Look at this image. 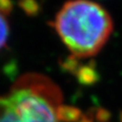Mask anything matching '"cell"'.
I'll list each match as a JSON object with an SVG mask.
<instances>
[{
	"mask_svg": "<svg viewBox=\"0 0 122 122\" xmlns=\"http://www.w3.org/2000/svg\"><path fill=\"white\" fill-rule=\"evenodd\" d=\"M54 26L73 58L91 57L101 50L113 30L104 7L90 0H70L56 15Z\"/></svg>",
	"mask_w": 122,
	"mask_h": 122,
	"instance_id": "obj_1",
	"label": "cell"
},
{
	"mask_svg": "<svg viewBox=\"0 0 122 122\" xmlns=\"http://www.w3.org/2000/svg\"><path fill=\"white\" fill-rule=\"evenodd\" d=\"M60 103V91L47 76L25 74L0 95V122H58Z\"/></svg>",
	"mask_w": 122,
	"mask_h": 122,
	"instance_id": "obj_2",
	"label": "cell"
},
{
	"mask_svg": "<svg viewBox=\"0 0 122 122\" xmlns=\"http://www.w3.org/2000/svg\"><path fill=\"white\" fill-rule=\"evenodd\" d=\"M9 36V25L4 12L0 10V50L4 47Z\"/></svg>",
	"mask_w": 122,
	"mask_h": 122,
	"instance_id": "obj_3",
	"label": "cell"
},
{
	"mask_svg": "<svg viewBox=\"0 0 122 122\" xmlns=\"http://www.w3.org/2000/svg\"><path fill=\"white\" fill-rule=\"evenodd\" d=\"M79 79L82 82L90 83L96 79V72L90 67H83L79 70Z\"/></svg>",
	"mask_w": 122,
	"mask_h": 122,
	"instance_id": "obj_4",
	"label": "cell"
}]
</instances>
